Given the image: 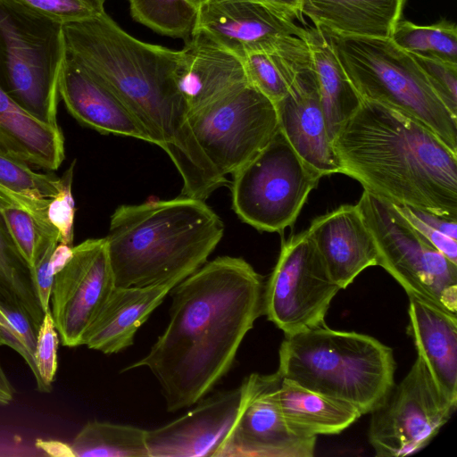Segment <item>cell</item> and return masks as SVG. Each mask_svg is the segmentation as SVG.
Here are the masks:
<instances>
[{
  "label": "cell",
  "mask_w": 457,
  "mask_h": 457,
  "mask_svg": "<svg viewBox=\"0 0 457 457\" xmlns=\"http://www.w3.org/2000/svg\"><path fill=\"white\" fill-rule=\"evenodd\" d=\"M262 276L243 258L206 262L171 290L170 320L141 360L170 412L191 407L228 372L239 346L263 314Z\"/></svg>",
  "instance_id": "1"
},
{
  "label": "cell",
  "mask_w": 457,
  "mask_h": 457,
  "mask_svg": "<svg viewBox=\"0 0 457 457\" xmlns=\"http://www.w3.org/2000/svg\"><path fill=\"white\" fill-rule=\"evenodd\" d=\"M67 55L110 88L179 172L182 195L205 200L228 184L214 171L188 121L178 87L182 49L145 43L105 12L63 25Z\"/></svg>",
  "instance_id": "2"
},
{
  "label": "cell",
  "mask_w": 457,
  "mask_h": 457,
  "mask_svg": "<svg viewBox=\"0 0 457 457\" xmlns=\"http://www.w3.org/2000/svg\"><path fill=\"white\" fill-rule=\"evenodd\" d=\"M332 143L340 173L364 189L457 220V153L416 120L362 100Z\"/></svg>",
  "instance_id": "3"
},
{
  "label": "cell",
  "mask_w": 457,
  "mask_h": 457,
  "mask_svg": "<svg viewBox=\"0 0 457 457\" xmlns=\"http://www.w3.org/2000/svg\"><path fill=\"white\" fill-rule=\"evenodd\" d=\"M223 233L222 220L202 199L120 205L105 237L115 286L180 282L207 262Z\"/></svg>",
  "instance_id": "4"
},
{
  "label": "cell",
  "mask_w": 457,
  "mask_h": 457,
  "mask_svg": "<svg viewBox=\"0 0 457 457\" xmlns=\"http://www.w3.org/2000/svg\"><path fill=\"white\" fill-rule=\"evenodd\" d=\"M277 370L282 378L349 403L361 413L379 406L395 385L393 349L375 337L325 322L285 336Z\"/></svg>",
  "instance_id": "5"
},
{
  "label": "cell",
  "mask_w": 457,
  "mask_h": 457,
  "mask_svg": "<svg viewBox=\"0 0 457 457\" xmlns=\"http://www.w3.org/2000/svg\"><path fill=\"white\" fill-rule=\"evenodd\" d=\"M322 32L362 100L416 120L457 153V117L439 99L411 54L391 38Z\"/></svg>",
  "instance_id": "6"
},
{
  "label": "cell",
  "mask_w": 457,
  "mask_h": 457,
  "mask_svg": "<svg viewBox=\"0 0 457 457\" xmlns=\"http://www.w3.org/2000/svg\"><path fill=\"white\" fill-rule=\"evenodd\" d=\"M66 58L62 24L13 0H0V86L24 110L54 127Z\"/></svg>",
  "instance_id": "7"
},
{
  "label": "cell",
  "mask_w": 457,
  "mask_h": 457,
  "mask_svg": "<svg viewBox=\"0 0 457 457\" xmlns=\"http://www.w3.org/2000/svg\"><path fill=\"white\" fill-rule=\"evenodd\" d=\"M356 204L371 233L378 265L409 297L457 314V264L434 247L395 204L364 189Z\"/></svg>",
  "instance_id": "8"
},
{
  "label": "cell",
  "mask_w": 457,
  "mask_h": 457,
  "mask_svg": "<svg viewBox=\"0 0 457 457\" xmlns=\"http://www.w3.org/2000/svg\"><path fill=\"white\" fill-rule=\"evenodd\" d=\"M322 177L278 129L251 161L233 173V210L260 231L281 233L295 223Z\"/></svg>",
  "instance_id": "9"
},
{
  "label": "cell",
  "mask_w": 457,
  "mask_h": 457,
  "mask_svg": "<svg viewBox=\"0 0 457 457\" xmlns=\"http://www.w3.org/2000/svg\"><path fill=\"white\" fill-rule=\"evenodd\" d=\"M193 133L217 175L227 179L278 130L275 104L249 83L188 114Z\"/></svg>",
  "instance_id": "10"
},
{
  "label": "cell",
  "mask_w": 457,
  "mask_h": 457,
  "mask_svg": "<svg viewBox=\"0 0 457 457\" xmlns=\"http://www.w3.org/2000/svg\"><path fill=\"white\" fill-rule=\"evenodd\" d=\"M423 361L417 357L370 414L369 442L378 457H403L424 449L455 411Z\"/></svg>",
  "instance_id": "11"
},
{
  "label": "cell",
  "mask_w": 457,
  "mask_h": 457,
  "mask_svg": "<svg viewBox=\"0 0 457 457\" xmlns=\"http://www.w3.org/2000/svg\"><path fill=\"white\" fill-rule=\"evenodd\" d=\"M340 289L305 230L282 244L264 286L263 314L285 336L293 335L325 322Z\"/></svg>",
  "instance_id": "12"
},
{
  "label": "cell",
  "mask_w": 457,
  "mask_h": 457,
  "mask_svg": "<svg viewBox=\"0 0 457 457\" xmlns=\"http://www.w3.org/2000/svg\"><path fill=\"white\" fill-rule=\"evenodd\" d=\"M105 237L72 246L54 277L50 312L64 346L85 345L86 335L115 287Z\"/></svg>",
  "instance_id": "13"
},
{
  "label": "cell",
  "mask_w": 457,
  "mask_h": 457,
  "mask_svg": "<svg viewBox=\"0 0 457 457\" xmlns=\"http://www.w3.org/2000/svg\"><path fill=\"white\" fill-rule=\"evenodd\" d=\"M281 377L252 373L241 383L237 415L217 457H312L317 436L293 430L285 420L278 390Z\"/></svg>",
  "instance_id": "14"
},
{
  "label": "cell",
  "mask_w": 457,
  "mask_h": 457,
  "mask_svg": "<svg viewBox=\"0 0 457 457\" xmlns=\"http://www.w3.org/2000/svg\"><path fill=\"white\" fill-rule=\"evenodd\" d=\"M193 30L241 59L253 52L273 53L307 33L288 13L252 0H208L198 6Z\"/></svg>",
  "instance_id": "15"
},
{
  "label": "cell",
  "mask_w": 457,
  "mask_h": 457,
  "mask_svg": "<svg viewBox=\"0 0 457 457\" xmlns=\"http://www.w3.org/2000/svg\"><path fill=\"white\" fill-rule=\"evenodd\" d=\"M241 386L204 397L184 415L146 431L149 457H217L236 420Z\"/></svg>",
  "instance_id": "16"
},
{
  "label": "cell",
  "mask_w": 457,
  "mask_h": 457,
  "mask_svg": "<svg viewBox=\"0 0 457 457\" xmlns=\"http://www.w3.org/2000/svg\"><path fill=\"white\" fill-rule=\"evenodd\" d=\"M275 106L279 129L298 155L322 176L340 173L312 63L295 75L288 93Z\"/></svg>",
  "instance_id": "17"
},
{
  "label": "cell",
  "mask_w": 457,
  "mask_h": 457,
  "mask_svg": "<svg viewBox=\"0 0 457 457\" xmlns=\"http://www.w3.org/2000/svg\"><path fill=\"white\" fill-rule=\"evenodd\" d=\"M185 41L177 81L188 114L248 84L242 59L204 32L193 30Z\"/></svg>",
  "instance_id": "18"
},
{
  "label": "cell",
  "mask_w": 457,
  "mask_h": 457,
  "mask_svg": "<svg viewBox=\"0 0 457 457\" xmlns=\"http://www.w3.org/2000/svg\"><path fill=\"white\" fill-rule=\"evenodd\" d=\"M307 231L341 289L365 269L378 265L371 233L357 204L341 205L317 217Z\"/></svg>",
  "instance_id": "19"
},
{
  "label": "cell",
  "mask_w": 457,
  "mask_h": 457,
  "mask_svg": "<svg viewBox=\"0 0 457 457\" xmlns=\"http://www.w3.org/2000/svg\"><path fill=\"white\" fill-rule=\"evenodd\" d=\"M58 94L68 112L81 124L102 134L152 139L118 96L67 55L58 79Z\"/></svg>",
  "instance_id": "20"
},
{
  "label": "cell",
  "mask_w": 457,
  "mask_h": 457,
  "mask_svg": "<svg viewBox=\"0 0 457 457\" xmlns=\"http://www.w3.org/2000/svg\"><path fill=\"white\" fill-rule=\"evenodd\" d=\"M179 283L174 280L142 287H115L90 326L85 345L106 354L132 345L137 329Z\"/></svg>",
  "instance_id": "21"
},
{
  "label": "cell",
  "mask_w": 457,
  "mask_h": 457,
  "mask_svg": "<svg viewBox=\"0 0 457 457\" xmlns=\"http://www.w3.org/2000/svg\"><path fill=\"white\" fill-rule=\"evenodd\" d=\"M407 333L441 391L457 403V317L409 297Z\"/></svg>",
  "instance_id": "22"
},
{
  "label": "cell",
  "mask_w": 457,
  "mask_h": 457,
  "mask_svg": "<svg viewBox=\"0 0 457 457\" xmlns=\"http://www.w3.org/2000/svg\"><path fill=\"white\" fill-rule=\"evenodd\" d=\"M0 153L47 171L56 170L65 158L60 128L31 115L1 86Z\"/></svg>",
  "instance_id": "23"
},
{
  "label": "cell",
  "mask_w": 457,
  "mask_h": 457,
  "mask_svg": "<svg viewBox=\"0 0 457 457\" xmlns=\"http://www.w3.org/2000/svg\"><path fill=\"white\" fill-rule=\"evenodd\" d=\"M405 0H303L305 15L322 31L348 37L390 38Z\"/></svg>",
  "instance_id": "24"
},
{
  "label": "cell",
  "mask_w": 457,
  "mask_h": 457,
  "mask_svg": "<svg viewBox=\"0 0 457 457\" xmlns=\"http://www.w3.org/2000/svg\"><path fill=\"white\" fill-rule=\"evenodd\" d=\"M278 400L287 425L295 432L310 436L339 434L362 415L349 403L282 378Z\"/></svg>",
  "instance_id": "25"
},
{
  "label": "cell",
  "mask_w": 457,
  "mask_h": 457,
  "mask_svg": "<svg viewBox=\"0 0 457 457\" xmlns=\"http://www.w3.org/2000/svg\"><path fill=\"white\" fill-rule=\"evenodd\" d=\"M306 41L328 137L333 142L342 126L360 108L362 98L346 76L324 33L307 29Z\"/></svg>",
  "instance_id": "26"
},
{
  "label": "cell",
  "mask_w": 457,
  "mask_h": 457,
  "mask_svg": "<svg viewBox=\"0 0 457 457\" xmlns=\"http://www.w3.org/2000/svg\"><path fill=\"white\" fill-rule=\"evenodd\" d=\"M146 429L92 420L75 436L71 446L76 457H149Z\"/></svg>",
  "instance_id": "27"
},
{
  "label": "cell",
  "mask_w": 457,
  "mask_h": 457,
  "mask_svg": "<svg viewBox=\"0 0 457 457\" xmlns=\"http://www.w3.org/2000/svg\"><path fill=\"white\" fill-rule=\"evenodd\" d=\"M61 185V177L37 172L29 164L0 153V186L23 200L42 229L56 237L47 221L46 208Z\"/></svg>",
  "instance_id": "28"
},
{
  "label": "cell",
  "mask_w": 457,
  "mask_h": 457,
  "mask_svg": "<svg viewBox=\"0 0 457 457\" xmlns=\"http://www.w3.org/2000/svg\"><path fill=\"white\" fill-rule=\"evenodd\" d=\"M0 304L23 310L38 330L44 312L29 269L17 250L0 215Z\"/></svg>",
  "instance_id": "29"
},
{
  "label": "cell",
  "mask_w": 457,
  "mask_h": 457,
  "mask_svg": "<svg viewBox=\"0 0 457 457\" xmlns=\"http://www.w3.org/2000/svg\"><path fill=\"white\" fill-rule=\"evenodd\" d=\"M390 38L411 54L457 63V28L446 20L422 26L401 19Z\"/></svg>",
  "instance_id": "30"
},
{
  "label": "cell",
  "mask_w": 457,
  "mask_h": 457,
  "mask_svg": "<svg viewBox=\"0 0 457 457\" xmlns=\"http://www.w3.org/2000/svg\"><path fill=\"white\" fill-rule=\"evenodd\" d=\"M132 18L156 33L184 38L191 35L197 9L188 0H129Z\"/></svg>",
  "instance_id": "31"
},
{
  "label": "cell",
  "mask_w": 457,
  "mask_h": 457,
  "mask_svg": "<svg viewBox=\"0 0 457 457\" xmlns=\"http://www.w3.org/2000/svg\"><path fill=\"white\" fill-rule=\"evenodd\" d=\"M0 215L30 271L45 243L49 238L57 237L46 233L34 217L17 204H1Z\"/></svg>",
  "instance_id": "32"
},
{
  "label": "cell",
  "mask_w": 457,
  "mask_h": 457,
  "mask_svg": "<svg viewBox=\"0 0 457 457\" xmlns=\"http://www.w3.org/2000/svg\"><path fill=\"white\" fill-rule=\"evenodd\" d=\"M0 308L7 319L5 326L0 324V345L11 347L24 359L38 390L40 379L35 361L37 328L23 310L5 304Z\"/></svg>",
  "instance_id": "33"
},
{
  "label": "cell",
  "mask_w": 457,
  "mask_h": 457,
  "mask_svg": "<svg viewBox=\"0 0 457 457\" xmlns=\"http://www.w3.org/2000/svg\"><path fill=\"white\" fill-rule=\"evenodd\" d=\"M62 25L87 20L104 11L106 0H13Z\"/></svg>",
  "instance_id": "34"
},
{
  "label": "cell",
  "mask_w": 457,
  "mask_h": 457,
  "mask_svg": "<svg viewBox=\"0 0 457 457\" xmlns=\"http://www.w3.org/2000/svg\"><path fill=\"white\" fill-rule=\"evenodd\" d=\"M73 161L61 177L59 192L51 198L46 208V219L56 232L58 242L72 245L74 237L75 202L72 195Z\"/></svg>",
  "instance_id": "35"
},
{
  "label": "cell",
  "mask_w": 457,
  "mask_h": 457,
  "mask_svg": "<svg viewBox=\"0 0 457 457\" xmlns=\"http://www.w3.org/2000/svg\"><path fill=\"white\" fill-rule=\"evenodd\" d=\"M59 334L50 310L44 314L37 335L35 361L40 379L38 391L49 393L58 368Z\"/></svg>",
  "instance_id": "36"
},
{
  "label": "cell",
  "mask_w": 457,
  "mask_h": 457,
  "mask_svg": "<svg viewBox=\"0 0 457 457\" xmlns=\"http://www.w3.org/2000/svg\"><path fill=\"white\" fill-rule=\"evenodd\" d=\"M431 87L450 112L457 117V63L411 54Z\"/></svg>",
  "instance_id": "37"
},
{
  "label": "cell",
  "mask_w": 457,
  "mask_h": 457,
  "mask_svg": "<svg viewBox=\"0 0 457 457\" xmlns=\"http://www.w3.org/2000/svg\"><path fill=\"white\" fill-rule=\"evenodd\" d=\"M57 245L58 240L55 237L49 238L40 249L30 270L33 287L44 313L50 310V296L54 277L52 255Z\"/></svg>",
  "instance_id": "38"
},
{
  "label": "cell",
  "mask_w": 457,
  "mask_h": 457,
  "mask_svg": "<svg viewBox=\"0 0 457 457\" xmlns=\"http://www.w3.org/2000/svg\"><path fill=\"white\" fill-rule=\"evenodd\" d=\"M396 205V204H395ZM408 221L441 253L457 264V240L419 220L407 205H396Z\"/></svg>",
  "instance_id": "39"
},
{
  "label": "cell",
  "mask_w": 457,
  "mask_h": 457,
  "mask_svg": "<svg viewBox=\"0 0 457 457\" xmlns=\"http://www.w3.org/2000/svg\"><path fill=\"white\" fill-rule=\"evenodd\" d=\"M410 209L419 220L427 225L457 240V220H453L412 207H410Z\"/></svg>",
  "instance_id": "40"
},
{
  "label": "cell",
  "mask_w": 457,
  "mask_h": 457,
  "mask_svg": "<svg viewBox=\"0 0 457 457\" xmlns=\"http://www.w3.org/2000/svg\"><path fill=\"white\" fill-rule=\"evenodd\" d=\"M270 5L283 11L295 19L301 16V9L303 0H252Z\"/></svg>",
  "instance_id": "41"
},
{
  "label": "cell",
  "mask_w": 457,
  "mask_h": 457,
  "mask_svg": "<svg viewBox=\"0 0 457 457\" xmlns=\"http://www.w3.org/2000/svg\"><path fill=\"white\" fill-rule=\"evenodd\" d=\"M37 447L43 449L47 454L52 456H73V452L71 444H64L60 441H46L38 440L37 442Z\"/></svg>",
  "instance_id": "42"
},
{
  "label": "cell",
  "mask_w": 457,
  "mask_h": 457,
  "mask_svg": "<svg viewBox=\"0 0 457 457\" xmlns=\"http://www.w3.org/2000/svg\"><path fill=\"white\" fill-rule=\"evenodd\" d=\"M15 390L0 364V404L7 405L12 402Z\"/></svg>",
  "instance_id": "43"
},
{
  "label": "cell",
  "mask_w": 457,
  "mask_h": 457,
  "mask_svg": "<svg viewBox=\"0 0 457 457\" xmlns=\"http://www.w3.org/2000/svg\"><path fill=\"white\" fill-rule=\"evenodd\" d=\"M208 0H188V2L195 8L197 9L199 5L202 4L207 2Z\"/></svg>",
  "instance_id": "44"
},
{
  "label": "cell",
  "mask_w": 457,
  "mask_h": 457,
  "mask_svg": "<svg viewBox=\"0 0 457 457\" xmlns=\"http://www.w3.org/2000/svg\"><path fill=\"white\" fill-rule=\"evenodd\" d=\"M0 324L5 326L7 324V319L4 312L0 308Z\"/></svg>",
  "instance_id": "45"
}]
</instances>
